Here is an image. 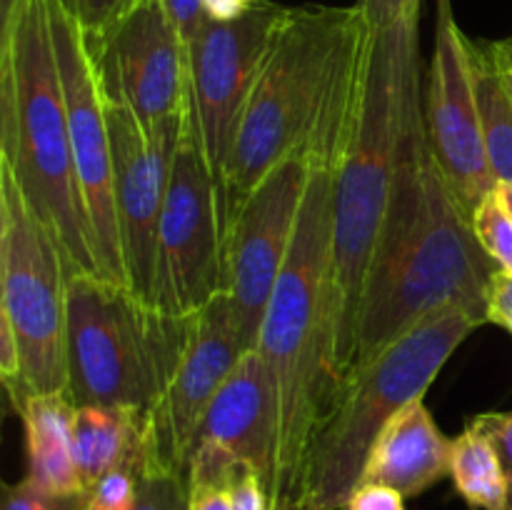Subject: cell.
I'll return each mask as SVG.
<instances>
[{
  "mask_svg": "<svg viewBox=\"0 0 512 510\" xmlns=\"http://www.w3.org/2000/svg\"><path fill=\"white\" fill-rule=\"evenodd\" d=\"M420 18L368 30V65L350 138L333 175L330 318L340 380L353 365L360 308L383 238L398 168L400 133L410 85L423 78Z\"/></svg>",
  "mask_w": 512,
  "mask_h": 510,
  "instance_id": "obj_1",
  "label": "cell"
},
{
  "mask_svg": "<svg viewBox=\"0 0 512 510\" xmlns=\"http://www.w3.org/2000/svg\"><path fill=\"white\" fill-rule=\"evenodd\" d=\"M498 270L430 155L418 198L393 205L385 218L350 370L438 313L463 310L480 325L488 323L490 285Z\"/></svg>",
  "mask_w": 512,
  "mask_h": 510,
  "instance_id": "obj_2",
  "label": "cell"
},
{
  "mask_svg": "<svg viewBox=\"0 0 512 510\" xmlns=\"http://www.w3.org/2000/svg\"><path fill=\"white\" fill-rule=\"evenodd\" d=\"M0 165L58 240L70 273L103 275L75 170L48 0H20L0 20Z\"/></svg>",
  "mask_w": 512,
  "mask_h": 510,
  "instance_id": "obj_3",
  "label": "cell"
},
{
  "mask_svg": "<svg viewBox=\"0 0 512 510\" xmlns=\"http://www.w3.org/2000/svg\"><path fill=\"white\" fill-rule=\"evenodd\" d=\"M333 175L335 165L310 163L293 243L258 338V353L268 365L280 410V473L275 485H298L310 435L338 390L330 318Z\"/></svg>",
  "mask_w": 512,
  "mask_h": 510,
  "instance_id": "obj_4",
  "label": "cell"
},
{
  "mask_svg": "<svg viewBox=\"0 0 512 510\" xmlns=\"http://www.w3.org/2000/svg\"><path fill=\"white\" fill-rule=\"evenodd\" d=\"M480 328L463 310L438 313L355 365L310 435L298 485L315 510H340L360 488L385 425L423 398L450 355Z\"/></svg>",
  "mask_w": 512,
  "mask_h": 510,
  "instance_id": "obj_5",
  "label": "cell"
},
{
  "mask_svg": "<svg viewBox=\"0 0 512 510\" xmlns=\"http://www.w3.org/2000/svg\"><path fill=\"white\" fill-rule=\"evenodd\" d=\"M360 23L358 5L285 8L230 153L225 175L230 208L275 165L303 153L340 53Z\"/></svg>",
  "mask_w": 512,
  "mask_h": 510,
  "instance_id": "obj_6",
  "label": "cell"
},
{
  "mask_svg": "<svg viewBox=\"0 0 512 510\" xmlns=\"http://www.w3.org/2000/svg\"><path fill=\"white\" fill-rule=\"evenodd\" d=\"M188 340V315L163 313L125 283L90 273L68 278V395L148 415Z\"/></svg>",
  "mask_w": 512,
  "mask_h": 510,
  "instance_id": "obj_7",
  "label": "cell"
},
{
  "mask_svg": "<svg viewBox=\"0 0 512 510\" xmlns=\"http://www.w3.org/2000/svg\"><path fill=\"white\" fill-rule=\"evenodd\" d=\"M68 278L58 240L0 165V323L20 350L15 413L35 395L68 390Z\"/></svg>",
  "mask_w": 512,
  "mask_h": 510,
  "instance_id": "obj_8",
  "label": "cell"
},
{
  "mask_svg": "<svg viewBox=\"0 0 512 510\" xmlns=\"http://www.w3.org/2000/svg\"><path fill=\"white\" fill-rule=\"evenodd\" d=\"M228 210V195L210 170L190 108L158 228L155 305L163 313L185 318L225 290Z\"/></svg>",
  "mask_w": 512,
  "mask_h": 510,
  "instance_id": "obj_9",
  "label": "cell"
},
{
  "mask_svg": "<svg viewBox=\"0 0 512 510\" xmlns=\"http://www.w3.org/2000/svg\"><path fill=\"white\" fill-rule=\"evenodd\" d=\"M308 180L310 163L293 155L235 200L228 213L225 293L235 305L245 353L258 350L265 310L290 253Z\"/></svg>",
  "mask_w": 512,
  "mask_h": 510,
  "instance_id": "obj_10",
  "label": "cell"
},
{
  "mask_svg": "<svg viewBox=\"0 0 512 510\" xmlns=\"http://www.w3.org/2000/svg\"><path fill=\"white\" fill-rule=\"evenodd\" d=\"M283 15L285 5L258 0L233 20L208 18L188 43L193 118L205 158L225 195V175L240 118Z\"/></svg>",
  "mask_w": 512,
  "mask_h": 510,
  "instance_id": "obj_11",
  "label": "cell"
},
{
  "mask_svg": "<svg viewBox=\"0 0 512 510\" xmlns=\"http://www.w3.org/2000/svg\"><path fill=\"white\" fill-rule=\"evenodd\" d=\"M48 15L60 85H63L65 108H68L75 170H78V183L83 190L90 225H93L95 243H98L100 268H103V278L125 283L123 248H120L118 213H115L113 140H110L103 85H100L88 38L68 5L63 0H48Z\"/></svg>",
  "mask_w": 512,
  "mask_h": 510,
  "instance_id": "obj_12",
  "label": "cell"
},
{
  "mask_svg": "<svg viewBox=\"0 0 512 510\" xmlns=\"http://www.w3.org/2000/svg\"><path fill=\"white\" fill-rule=\"evenodd\" d=\"M108 103L113 140V188L123 248L125 283L145 303L158 293V228L168 193L175 150L190 110L155 128H145L123 103ZM158 308V305H155Z\"/></svg>",
  "mask_w": 512,
  "mask_h": 510,
  "instance_id": "obj_13",
  "label": "cell"
},
{
  "mask_svg": "<svg viewBox=\"0 0 512 510\" xmlns=\"http://www.w3.org/2000/svg\"><path fill=\"white\" fill-rule=\"evenodd\" d=\"M243 355L235 305L223 290L208 305L188 315V340L178 365L145 415L143 463L188 475L195 433Z\"/></svg>",
  "mask_w": 512,
  "mask_h": 510,
  "instance_id": "obj_14",
  "label": "cell"
},
{
  "mask_svg": "<svg viewBox=\"0 0 512 510\" xmlns=\"http://www.w3.org/2000/svg\"><path fill=\"white\" fill-rule=\"evenodd\" d=\"M88 45L105 98L123 103L145 128L193 108L188 43L163 0H143L100 38H88Z\"/></svg>",
  "mask_w": 512,
  "mask_h": 510,
  "instance_id": "obj_15",
  "label": "cell"
},
{
  "mask_svg": "<svg viewBox=\"0 0 512 510\" xmlns=\"http://www.w3.org/2000/svg\"><path fill=\"white\" fill-rule=\"evenodd\" d=\"M425 128L435 160L455 198L473 210L498 188L488 153L473 78V48L450 0H438L435 48L425 75Z\"/></svg>",
  "mask_w": 512,
  "mask_h": 510,
  "instance_id": "obj_16",
  "label": "cell"
},
{
  "mask_svg": "<svg viewBox=\"0 0 512 510\" xmlns=\"http://www.w3.org/2000/svg\"><path fill=\"white\" fill-rule=\"evenodd\" d=\"M238 470H253L265 490L280 473V410L273 378L258 350L240 358L210 403L188 455L190 485L228 488Z\"/></svg>",
  "mask_w": 512,
  "mask_h": 510,
  "instance_id": "obj_17",
  "label": "cell"
},
{
  "mask_svg": "<svg viewBox=\"0 0 512 510\" xmlns=\"http://www.w3.org/2000/svg\"><path fill=\"white\" fill-rule=\"evenodd\" d=\"M453 440L435 425L423 398L405 405L370 450L363 483L388 485L403 498H415L450 478ZM360 483V485H363Z\"/></svg>",
  "mask_w": 512,
  "mask_h": 510,
  "instance_id": "obj_18",
  "label": "cell"
},
{
  "mask_svg": "<svg viewBox=\"0 0 512 510\" xmlns=\"http://www.w3.org/2000/svg\"><path fill=\"white\" fill-rule=\"evenodd\" d=\"M73 400L68 395H35L25 400L18 415L25 425L28 443V475L25 478L50 493L85 490L73 458Z\"/></svg>",
  "mask_w": 512,
  "mask_h": 510,
  "instance_id": "obj_19",
  "label": "cell"
},
{
  "mask_svg": "<svg viewBox=\"0 0 512 510\" xmlns=\"http://www.w3.org/2000/svg\"><path fill=\"white\" fill-rule=\"evenodd\" d=\"M145 415L130 408L80 405L73 420V458L85 490L105 473L145 458Z\"/></svg>",
  "mask_w": 512,
  "mask_h": 510,
  "instance_id": "obj_20",
  "label": "cell"
},
{
  "mask_svg": "<svg viewBox=\"0 0 512 510\" xmlns=\"http://www.w3.org/2000/svg\"><path fill=\"white\" fill-rule=\"evenodd\" d=\"M450 478L455 490L473 508L505 510L508 505V483L498 448L475 420H470L463 433L453 440Z\"/></svg>",
  "mask_w": 512,
  "mask_h": 510,
  "instance_id": "obj_21",
  "label": "cell"
},
{
  "mask_svg": "<svg viewBox=\"0 0 512 510\" xmlns=\"http://www.w3.org/2000/svg\"><path fill=\"white\" fill-rule=\"evenodd\" d=\"M470 48H473L475 95H478L490 170L498 183H512V100L485 45L470 40Z\"/></svg>",
  "mask_w": 512,
  "mask_h": 510,
  "instance_id": "obj_22",
  "label": "cell"
},
{
  "mask_svg": "<svg viewBox=\"0 0 512 510\" xmlns=\"http://www.w3.org/2000/svg\"><path fill=\"white\" fill-rule=\"evenodd\" d=\"M478 243L498 263L500 270L512 273V215L500 203L498 193H490L470 215Z\"/></svg>",
  "mask_w": 512,
  "mask_h": 510,
  "instance_id": "obj_23",
  "label": "cell"
},
{
  "mask_svg": "<svg viewBox=\"0 0 512 510\" xmlns=\"http://www.w3.org/2000/svg\"><path fill=\"white\" fill-rule=\"evenodd\" d=\"M135 510H188V480L183 473L143 463Z\"/></svg>",
  "mask_w": 512,
  "mask_h": 510,
  "instance_id": "obj_24",
  "label": "cell"
},
{
  "mask_svg": "<svg viewBox=\"0 0 512 510\" xmlns=\"http://www.w3.org/2000/svg\"><path fill=\"white\" fill-rule=\"evenodd\" d=\"M143 460H130L105 473L90 488L88 510H135Z\"/></svg>",
  "mask_w": 512,
  "mask_h": 510,
  "instance_id": "obj_25",
  "label": "cell"
},
{
  "mask_svg": "<svg viewBox=\"0 0 512 510\" xmlns=\"http://www.w3.org/2000/svg\"><path fill=\"white\" fill-rule=\"evenodd\" d=\"M90 490L50 493L23 478L3 488V510H88Z\"/></svg>",
  "mask_w": 512,
  "mask_h": 510,
  "instance_id": "obj_26",
  "label": "cell"
},
{
  "mask_svg": "<svg viewBox=\"0 0 512 510\" xmlns=\"http://www.w3.org/2000/svg\"><path fill=\"white\" fill-rule=\"evenodd\" d=\"M90 40L100 38L143 0H63Z\"/></svg>",
  "mask_w": 512,
  "mask_h": 510,
  "instance_id": "obj_27",
  "label": "cell"
},
{
  "mask_svg": "<svg viewBox=\"0 0 512 510\" xmlns=\"http://www.w3.org/2000/svg\"><path fill=\"white\" fill-rule=\"evenodd\" d=\"M368 30H385L403 20L420 18V0H358Z\"/></svg>",
  "mask_w": 512,
  "mask_h": 510,
  "instance_id": "obj_28",
  "label": "cell"
},
{
  "mask_svg": "<svg viewBox=\"0 0 512 510\" xmlns=\"http://www.w3.org/2000/svg\"><path fill=\"white\" fill-rule=\"evenodd\" d=\"M473 420L490 435V440L498 448L505 483H508V505H505V510H512V413H480Z\"/></svg>",
  "mask_w": 512,
  "mask_h": 510,
  "instance_id": "obj_29",
  "label": "cell"
},
{
  "mask_svg": "<svg viewBox=\"0 0 512 510\" xmlns=\"http://www.w3.org/2000/svg\"><path fill=\"white\" fill-rule=\"evenodd\" d=\"M233 510H270L268 490L253 470H238L228 483Z\"/></svg>",
  "mask_w": 512,
  "mask_h": 510,
  "instance_id": "obj_30",
  "label": "cell"
},
{
  "mask_svg": "<svg viewBox=\"0 0 512 510\" xmlns=\"http://www.w3.org/2000/svg\"><path fill=\"white\" fill-rule=\"evenodd\" d=\"M345 510H405V498L388 485L363 483L348 500Z\"/></svg>",
  "mask_w": 512,
  "mask_h": 510,
  "instance_id": "obj_31",
  "label": "cell"
},
{
  "mask_svg": "<svg viewBox=\"0 0 512 510\" xmlns=\"http://www.w3.org/2000/svg\"><path fill=\"white\" fill-rule=\"evenodd\" d=\"M163 5L165 13L173 20L175 30H178L185 43H190L195 38V33L200 30V25L208 20L203 0H163Z\"/></svg>",
  "mask_w": 512,
  "mask_h": 510,
  "instance_id": "obj_32",
  "label": "cell"
},
{
  "mask_svg": "<svg viewBox=\"0 0 512 510\" xmlns=\"http://www.w3.org/2000/svg\"><path fill=\"white\" fill-rule=\"evenodd\" d=\"M488 323L500 325L512 333V273H505V270H498L490 285Z\"/></svg>",
  "mask_w": 512,
  "mask_h": 510,
  "instance_id": "obj_33",
  "label": "cell"
},
{
  "mask_svg": "<svg viewBox=\"0 0 512 510\" xmlns=\"http://www.w3.org/2000/svg\"><path fill=\"white\" fill-rule=\"evenodd\" d=\"M188 510H233L225 485L203 483L188 488Z\"/></svg>",
  "mask_w": 512,
  "mask_h": 510,
  "instance_id": "obj_34",
  "label": "cell"
},
{
  "mask_svg": "<svg viewBox=\"0 0 512 510\" xmlns=\"http://www.w3.org/2000/svg\"><path fill=\"white\" fill-rule=\"evenodd\" d=\"M270 510H315L308 495L298 485H275L268 493Z\"/></svg>",
  "mask_w": 512,
  "mask_h": 510,
  "instance_id": "obj_35",
  "label": "cell"
},
{
  "mask_svg": "<svg viewBox=\"0 0 512 510\" xmlns=\"http://www.w3.org/2000/svg\"><path fill=\"white\" fill-rule=\"evenodd\" d=\"M255 3L258 0H203V8L213 20H233L253 8Z\"/></svg>",
  "mask_w": 512,
  "mask_h": 510,
  "instance_id": "obj_36",
  "label": "cell"
},
{
  "mask_svg": "<svg viewBox=\"0 0 512 510\" xmlns=\"http://www.w3.org/2000/svg\"><path fill=\"white\" fill-rule=\"evenodd\" d=\"M485 50H488L490 60H493L498 68L512 70V38L498 40V43H485Z\"/></svg>",
  "mask_w": 512,
  "mask_h": 510,
  "instance_id": "obj_37",
  "label": "cell"
},
{
  "mask_svg": "<svg viewBox=\"0 0 512 510\" xmlns=\"http://www.w3.org/2000/svg\"><path fill=\"white\" fill-rule=\"evenodd\" d=\"M495 193H498L500 203L505 205V210L512 215V183H498Z\"/></svg>",
  "mask_w": 512,
  "mask_h": 510,
  "instance_id": "obj_38",
  "label": "cell"
},
{
  "mask_svg": "<svg viewBox=\"0 0 512 510\" xmlns=\"http://www.w3.org/2000/svg\"><path fill=\"white\" fill-rule=\"evenodd\" d=\"M18 3L20 0H0V20L8 18V15L18 8Z\"/></svg>",
  "mask_w": 512,
  "mask_h": 510,
  "instance_id": "obj_39",
  "label": "cell"
},
{
  "mask_svg": "<svg viewBox=\"0 0 512 510\" xmlns=\"http://www.w3.org/2000/svg\"><path fill=\"white\" fill-rule=\"evenodd\" d=\"M495 68H498V65H495ZM498 70H500V78H503V83H505V90H508V95L512 100V70H503V68H498Z\"/></svg>",
  "mask_w": 512,
  "mask_h": 510,
  "instance_id": "obj_40",
  "label": "cell"
}]
</instances>
